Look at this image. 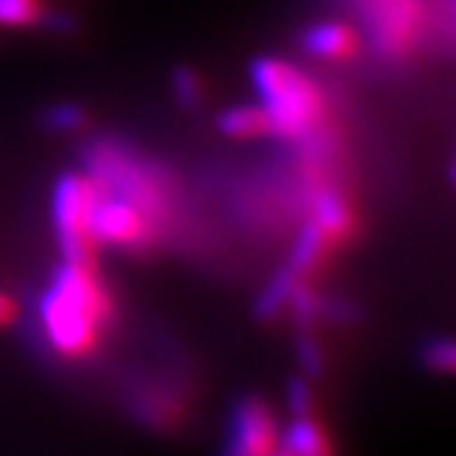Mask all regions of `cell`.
I'll return each instance as SVG.
<instances>
[{
    "instance_id": "obj_1",
    "label": "cell",
    "mask_w": 456,
    "mask_h": 456,
    "mask_svg": "<svg viewBox=\"0 0 456 456\" xmlns=\"http://www.w3.org/2000/svg\"><path fill=\"white\" fill-rule=\"evenodd\" d=\"M110 320L112 302L86 264H59L38 299V322L51 350L64 358L86 355Z\"/></svg>"
},
{
    "instance_id": "obj_2",
    "label": "cell",
    "mask_w": 456,
    "mask_h": 456,
    "mask_svg": "<svg viewBox=\"0 0 456 456\" xmlns=\"http://www.w3.org/2000/svg\"><path fill=\"white\" fill-rule=\"evenodd\" d=\"M251 84L259 97L266 130L281 137H307L320 114V94L314 84L292 64L259 56L251 64Z\"/></svg>"
},
{
    "instance_id": "obj_3",
    "label": "cell",
    "mask_w": 456,
    "mask_h": 456,
    "mask_svg": "<svg viewBox=\"0 0 456 456\" xmlns=\"http://www.w3.org/2000/svg\"><path fill=\"white\" fill-rule=\"evenodd\" d=\"M94 200V185L77 173H64L53 183L51 191V224L56 233V244L64 254V261L89 259V208Z\"/></svg>"
},
{
    "instance_id": "obj_4",
    "label": "cell",
    "mask_w": 456,
    "mask_h": 456,
    "mask_svg": "<svg viewBox=\"0 0 456 456\" xmlns=\"http://www.w3.org/2000/svg\"><path fill=\"white\" fill-rule=\"evenodd\" d=\"M150 208L137 203L134 198L117 191H94V200L89 208V239L99 244L130 246L140 244L147 233Z\"/></svg>"
},
{
    "instance_id": "obj_5",
    "label": "cell",
    "mask_w": 456,
    "mask_h": 456,
    "mask_svg": "<svg viewBox=\"0 0 456 456\" xmlns=\"http://www.w3.org/2000/svg\"><path fill=\"white\" fill-rule=\"evenodd\" d=\"M277 421L261 398H239L231 411L226 456H269L277 449Z\"/></svg>"
},
{
    "instance_id": "obj_6",
    "label": "cell",
    "mask_w": 456,
    "mask_h": 456,
    "mask_svg": "<svg viewBox=\"0 0 456 456\" xmlns=\"http://www.w3.org/2000/svg\"><path fill=\"white\" fill-rule=\"evenodd\" d=\"M302 49L314 59L332 61L353 49V33L342 23L320 20V23H312L310 28L302 33Z\"/></svg>"
},
{
    "instance_id": "obj_7",
    "label": "cell",
    "mask_w": 456,
    "mask_h": 456,
    "mask_svg": "<svg viewBox=\"0 0 456 456\" xmlns=\"http://www.w3.org/2000/svg\"><path fill=\"white\" fill-rule=\"evenodd\" d=\"M281 449L294 456H332V446L325 436L322 426L307 416H294L281 436Z\"/></svg>"
},
{
    "instance_id": "obj_8",
    "label": "cell",
    "mask_w": 456,
    "mask_h": 456,
    "mask_svg": "<svg viewBox=\"0 0 456 456\" xmlns=\"http://www.w3.org/2000/svg\"><path fill=\"white\" fill-rule=\"evenodd\" d=\"M327 244V236L322 233V228L317 226L314 221H307L305 226L299 228L297 239H294L292 251H289V259H287V269H292L297 277H302L305 272H310L314 266V261L320 259L322 248Z\"/></svg>"
},
{
    "instance_id": "obj_9",
    "label": "cell",
    "mask_w": 456,
    "mask_h": 456,
    "mask_svg": "<svg viewBox=\"0 0 456 456\" xmlns=\"http://www.w3.org/2000/svg\"><path fill=\"white\" fill-rule=\"evenodd\" d=\"M317 226L322 228L327 239L330 236H340L350 226V211L347 203L342 200L340 193H335L332 188H322L314 196V218Z\"/></svg>"
},
{
    "instance_id": "obj_10",
    "label": "cell",
    "mask_w": 456,
    "mask_h": 456,
    "mask_svg": "<svg viewBox=\"0 0 456 456\" xmlns=\"http://www.w3.org/2000/svg\"><path fill=\"white\" fill-rule=\"evenodd\" d=\"M218 130L228 137H254L266 132V119L259 104H233L218 114Z\"/></svg>"
},
{
    "instance_id": "obj_11",
    "label": "cell",
    "mask_w": 456,
    "mask_h": 456,
    "mask_svg": "<svg viewBox=\"0 0 456 456\" xmlns=\"http://www.w3.org/2000/svg\"><path fill=\"white\" fill-rule=\"evenodd\" d=\"M297 274H294L292 269H287V266H281L274 277L269 279V284L261 289V294L256 297V305H254V314L259 317V320H269V317H274L284 305H287V299H289V294H292V287L297 284Z\"/></svg>"
},
{
    "instance_id": "obj_12",
    "label": "cell",
    "mask_w": 456,
    "mask_h": 456,
    "mask_svg": "<svg viewBox=\"0 0 456 456\" xmlns=\"http://www.w3.org/2000/svg\"><path fill=\"white\" fill-rule=\"evenodd\" d=\"M86 119V112H84L82 104L77 102H56L44 110L41 114V122L44 127L51 132H74L79 130Z\"/></svg>"
},
{
    "instance_id": "obj_13",
    "label": "cell",
    "mask_w": 456,
    "mask_h": 456,
    "mask_svg": "<svg viewBox=\"0 0 456 456\" xmlns=\"http://www.w3.org/2000/svg\"><path fill=\"white\" fill-rule=\"evenodd\" d=\"M421 360L428 370L434 373H452L456 365V350L454 342L449 338H431L421 347Z\"/></svg>"
},
{
    "instance_id": "obj_14",
    "label": "cell",
    "mask_w": 456,
    "mask_h": 456,
    "mask_svg": "<svg viewBox=\"0 0 456 456\" xmlns=\"http://www.w3.org/2000/svg\"><path fill=\"white\" fill-rule=\"evenodd\" d=\"M173 94L188 110H196L198 104H200L203 86H200V79H198V74L191 66H178L173 71Z\"/></svg>"
},
{
    "instance_id": "obj_15",
    "label": "cell",
    "mask_w": 456,
    "mask_h": 456,
    "mask_svg": "<svg viewBox=\"0 0 456 456\" xmlns=\"http://www.w3.org/2000/svg\"><path fill=\"white\" fill-rule=\"evenodd\" d=\"M287 305H292L294 322L302 327V330H307V327L314 322V317H317V305H320V299L312 294V289L307 284H302V281L297 279V284L292 287V294H289Z\"/></svg>"
},
{
    "instance_id": "obj_16",
    "label": "cell",
    "mask_w": 456,
    "mask_h": 456,
    "mask_svg": "<svg viewBox=\"0 0 456 456\" xmlns=\"http://www.w3.org/2000/svg\"><path fill=\"white\" fill-rule=\"evenodd\" d=\"M38 11V0H0V26H28Z\"/></svg>"
},
{
    "instance_id": "obj_17",
    "label": "cell",
    "mask_w": 456,
    "mask_h": 456,
    "mask_svg": "<svg viewBox=\"0 0 456 456\" xmlns=\"http://www.w3.org/2000/svg\"><path fill=\"white\" fill-rule=\"evenodd\" d=\"M36 26H41L44 31L56 33V36H71V33L77 31V18L71 16V13H66V11H38V16L33 20Z\"/></svg>"
},
{
    "instance_id": "obj_18",
    "label": "cell",
    "mask_w": 456,
    "mask_h": 456,
    "mask_svg": "<svg viewBox=\"0 0 456 456\" xmlns=\"http://www.w3.org/2000/svg\"><path fill=\"white\" fill-rule=\"evenodd\" d=\"M297 355H299V362H302V368L307 373L320 375V370H322V353H320L317 342L312 340L310 335H302L297 340Z\"/></svg>"
},
{
    "instance_id": "obj_19",
    "label": "cell",
    "mask_w": 456,
    "mask_h": 456,
    "mask_svg": "<svg viewBox=\"0 0 456 456\" xmlns=\"http://www.w3.org/2000/svg\"><path fill=\"white\" fill-rule=\"evenodd\" d=\"M287 401H289V408H292V416H307L310 413V388H307V383L302 378H294L292 383H289Z\"/></svg>"
},
{
    "instance_id": "obj_20",
    "label": "cell",
    "mask_w": 456,
    "mask_h": 456,
    "mask_svg": "<svg viewBox=\"0 0 456 456\" xmlns=\"http://www.w3.org/2000/svg\"><path fill=\"white\" fill-rule=\"evenodd\" d=\"M11 317H13V305H11V299H5V297L0 294V325L8 322Z\"/></svg>"
},
{
    "instance_id": "obj_21",
    "label": "cell",
    "mask_w": 456,
    "mask_h": 456,
    "mask_svg": "<svg viewBox=\"0 0 456 456\" xmlns=\"http://www.w3.org/2000/svg\"><path fill=\"white\" fill-rule=\"evenodd\" d=\"M269 456H294V454H289L287 449H274V452H272Z\"/></svg>"
},
{
    "instance_id": "obj_22",
    "label": "cell",
    "mask_w": 456,
    "mask_h": 456,
    "mask_svg": "<svg viewBox=\"0 0 456 456\" xmlns=\"http://www.w3.org/2000/svg\"><path fill=\"white\" fill-rule=\"evenodd\" d=\"M224 456H226V454H224Z\"/></svg>"
}]
</instances>
